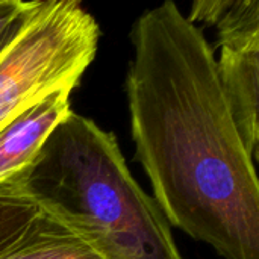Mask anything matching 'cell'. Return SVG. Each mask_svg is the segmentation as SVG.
Returning a JSON list of instances; mask_svg holds the SVG:
<instances>
[{
  "instance_id": "6da1fadb",
  "label": "cell",
  "mask_w": 259,
  "mask_h": 259,
  "mask_svg": "<svg viewBox=\"0 0 259 259\" xmlns=\"http://www.w3.org/2000/svg\"><path fill=\"white\" fill-rule=\"evenodd\" d=\"M131 39V134L165 220L225 259H259L258 175L208 39L173 2L143 12Z\"/></svg>"
},
{
  "instance_id": "7a4b0ae2",
  "label": "cell",
  "mask_w": 259,
  "mask_h": 259,
  "mask_svg": "<svg viewBox=\"0 0 259 259\" xmlns=\"http://www.w3.org/2000/svg\"><path fill=\"white\" fill-rule=\"evenodd\" d=\"M5 194L27 199L102 259H182L117 138L83 115L70 112Z\"/></svg>"
},
{
  "instance_id": "3957f363",
  "label": "cell",
  "mask_w": 259,
  "mask_h": 259,
  "mask_svg": "<svg viewBox=\"0 0 259 259\" xmlns=\"http://www.w3.org/2000/svg\"><path fill=\"white\" fill-rule=\"evenodd\" d=\"M100 30L77 0H30L0 47V129L59 90L73 91Z\"/></svg>"
},
{
  "instance_id": "277c9868",
  "label": "cell",
  "mask_w": 259,
  "mask_h": 259,
  "mask_svg": "<svg viewBox=\"0 0 259 259\" xmlns=\"http://www.w3.org/2000/svg\"><path fill=\"white\" fill-rule=\"evenodd\" d=\"M70 94V90L55 91L0 129V194L33 162L52 131L71 112Z\"/></svg>"
},
{
  "instance_id": "5b68a950",
  "label": "cell",
  "mask_w": 259,
  "mask_h": 259,
  "mask_svg": "<svg viewBox=\"0 0 259 259\" xmlns=\"http://www.w3.org/2000/svg\"><path fill=\"white\" fill-rule=\"evenodd\" d=\"M219 47V80L240 137L255 159L259 144V41Z\"/></svg>"
},
{
  "instance_id": "8992f818",
  "label": "cell",
  "mask_w": 259,
  "mask_h": 259,
  "mask_svg": "<svg viewBox=\"0 0 259 259\" xmlns=\"http://www.w3.org/2000/svg\"><path fill=\"white\" fill-rule=\"evenodd\" d=\"M0 259H102L79 237L38 211Z\"/></svg>"
},
{
  "instance_id": "52a82bcc",
  "label": "cell",
  "mask_w": 259,
  "mask_h": 259,
  "mask_svg": "<svg viewBox=\"0 0 259 259\" xmlns=\"http://www.w3.org/2000/svg\"><path fill=\"white\" fill-rule=\"evenodd\" d=\"M217 29V44L259 41V0H197L187 17Z\"/></svg>"
},
{
  "instance_id": "ba28073f",
  "label": "cell",
  "mask_w": 259,
  "mask_h": 259,
  "mask_svg": "<svg viewBox=\"0 0 259 259\" xmlns=\"http://www.w3.org/2000/svg\"><path fill=\"white\" fill-rule=\"evenodd\" d=\"M38 214V208L27 199L0 194V253L6 250Z\"/></svg>"
},
{
  "instance_id": "9c48e42d",
  "label": "cell",
  "mask_w": 259,
  "mask_h": 259,
  "mask_svg": "<svg viewBox=\"0 0 259 259\" xmlns=\"http://www.w3.org/2000/svg\"><path fill=\"white\" fill-rule=\"evenodd\" d=\"M29 5L30 0H0V47L3 46V42L12 32L15 23Z\"/></svg>"
}]
</instances>
